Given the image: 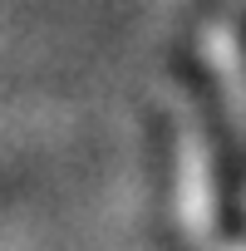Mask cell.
<instances>
[{
  "label": "cell",
  "mask_w": 246,
  "mask_h": 251,
  "mask_svg": "<svg viewBox=\"0 0 246 251\" xmlns=\"http://www.w3.org/2000/svg\"><path fill=\"white\" fill-rule=\"evenodd\" d=\"M226 251H246V207H241V226H236V236L226 241Z\"/></svg>",
  "instance_id": "3957f363"
},
{
  "label": "cell",
  "mask_w": 246,
  "mask_h": 251,
  "mask_svg": "<svg viewBox=\"0 0 246 251\" xmlns=\"http://www.w3.org/2000/svg\"><path fill=\"white\" fill-rule=\"evenodd\" d=\"M202 64L207 79L217 84V108L231 138L246 148V15L241 10L226 5L202 25Z\"/></svg>",
  "instance_id": "7a4b0ae2"
},
{
  "label": "cell",
  "mask_w": 246,
  "mask_h": 251,
  "mask_svg": "<svg viewBox=\"0 0 246 251\" xmlns=\"http://www.w3.org/2000/svg\"><path fill=\"white\" fill-rule=\"evenodd\" d=\"M172 182H177V222L197 246L231 241V128L221 108L202 99V89L177 84L172 94Z\"/></svg>",
  "instance_id": "6da1fadb"
}]
</instances>
